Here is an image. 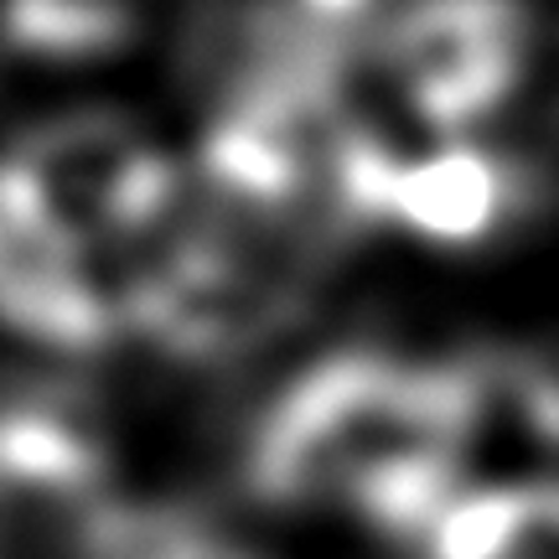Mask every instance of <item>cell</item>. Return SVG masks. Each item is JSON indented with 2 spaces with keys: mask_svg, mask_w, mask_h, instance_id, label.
<instances>
[{
  "mask_svg": "<svg viewBox=\"0 0 559 559\" xmlns=\"http://www.w3.org/2000/svg\"><path fill=\"white\" fill-rule=\"evenodd\" d=\"M5 177L21 202L73 249L145 228L171 202V166L135 124L104 109L41 124L5 160Z\"/></svg>",
  "mask_w": 559,
  "mask_h": 559,
  "instance_id": "cell-1",
  "label": "cell"
},
{
  "mask_svg": "<svg viewBox=\"0 0 559 559\" xmlns=\"http://www.w3.org/2000/svg\"><path fill=\"white\" fill-rule=\"evenodd\" d=\"M528 41L519 0H409L389 21L383 52L419 120L466 130L513 94Z\"/></svg>",
  "mask_w": 559,
  "mask_h": 559,
  "instance_id": "cell-2",
  "label": "cell"
},
{
  "mask_svg": "<svg viewBox=\"0 0 559 559\" xmlns=\"http://www.w3.org/2000/svg\"><path fill=\"white\" fill-rule=\"evenodd\" d=\"M513 207V171L487 151L451 145L430 160L400 166L389 181V218L436 243H477Z\"/></svg>",
  "mask_w": 559,
  "mask_h": 559,
  "instance_id": "cell-3",
  "label": "cell"
},
{
  "mask_svg": "<svg viewBox=\"0 0 559 559\" xmlns=\"http://www.w3.org/2000/svg\"><path fill=\"white\" fill-rule=\"evenodd\" d=\"M79 559H260L254 544L187 502H109L94 498L73 523Z\"/></svg>",
  "mask_w": 559,
  "mask_h": 559,
  "instance_id": "cell-4",
  "label": "cell"
},
{
  "mask_svg": "<svg viewBox=\"0 0 559 559\" xmlns=\"http://www.w3.org/2000/svg\"><path fill=\"white\" fill-rule=\"evenodd\" d=\"M306 16H317V21H326V26H342V32H353V21L373 5V0H296Z\"/></svg>",
  "mask_w": 559,
  "mask_h": 559,
  "instance_id": "cell-5",
  "label": "cell"
}]
</instances>
